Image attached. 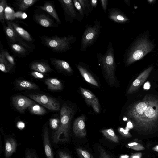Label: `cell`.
<instances>
[{
	"instance_id": "13",
	"label": "cell",
	"mask_w": 158,
	"mask_h": 158,
	"mask_svg": "<svg viewBox=\"0 0 158 158\" xmlns=\"http://www.w3.org/2000/svg\"><path fill=\"white\" fill-rule=\"evenodd\" d=\"M85 120V116L82 115L77 118L74 121L73 130L74 135L77 137L82 138L86 135Z\"/></svg>"
},
{
	"instance_id": "41",
	"label": "cell",
	"mask_w": 158,
	"mask_h": 158,
	"mask_svg": "<svg viewBox=\"0 0 158 158\" xmlns=\"http://www.w3.org/2000/svg\"><path fill=\"white\" fill-rule=\"evenodd\" d=\"M58 154L59 158H71L68 153L62 151H59Z\"/></svg>"
},
{
	"instance_id": "27",
	"label": "cell",
	"mask_w": 158,
	"mask_h": 158,
	"mask_svg": "<svg viewBox=\"0 0 158 158\" xmlns=\"http://www.w3.org/2000/svg\"><path fill=\"white\" fill-rule=\"evenodd\" d=\"M39 0H19L14 2L15 5L19 10L25 11Z\"/></svg>"
},
{
	"instance_id": "30",
	"label": "cell",
	"mask_w": 158,
	"mask_h": 158,
	"mask_svg": "<svg viewBox=\"0 0 158 158\" xmlns=\"http://www.w3.org/2000/svg\"><path fill=\"white\" fill-rule=\"evenodd\" d=\"M83 10L84 13L87 18L93 10L92 9L89 0H78Z\"/></svg>"
},
{
	"instance_id": "33",
	"label": "cell",
	"mask_w": 158,
	"mask_h": 158,
	"mask_svg": "<svg viewBox=\"0 0 158 158\" xmlns=\"http://www.w3.org/2000/svg\"><path fill=\"white\" fill-rule=\"evenodd\" d=\"M60 124V119L58 118H51L49 120V125L50 128L53 131L57 130Z\"/></svg>"
},
{
	"instance_id": "43",
	"label": "cell",
	"mask_w": 158,
	"mask_h": 158,
	"mask_svg": "<svg viewBox=\"0 0 158 158\" xmlns=\"http://www.w3.org/2000/svg\"><path fill=\"white\" fill-rule=\"evenodd\" d=\"M98 0H90V3L91 8L92 10L94 8H95L97 7L98 4Z\"/></svg>"
},
{
	"instance_id": "24",
	"label": "cell",
	"mask_w": 158,
	"mask_h": 158,
	"mask_svg": "<svg viewBox=\"0 0 158 158\" xmlns=\"http://www.w3.org/2000/svg\"><path fill=\"white\" fill-rule=\"evenodd\" d=\"M8 45L12 51L19 57H25L32 52V50L18 44L9 42Z\"/></svg>"
},
{
	"instance_id": "44",
	"label": "cell",
	"mask_w": 158,
	"mask_h": 158,
	"mask_svg": "<svg viewBox=\"0 0 158 158\" xmlns=\"http://www.w3.org/2000/svg\"><path fill=\"white\" fill-rule=\"evenodd\" d=\"M142 156L141 153H136L131 155L129 158H141Z\"/></svg>"
},
{
	"instance_id": "10",
	"label": "cell",
	"mask_w": 158,
	"mask_h": 158,
	"mask_svg": "<svg viewBox=\"0 0 158 158\" xmlns=\"http://www.w3.org/2000/svg\"><path fill=\"white\" fill-rule=\"evenodd\" d=\"M12 100V103L16 109L22 113H24L27 108L36 104L31 99L20 95L14 96Z\"/></svg>"
},
{
	"instance_id": "9",
	"label": "cell",
	"mask_w": 158,
	"mask_h": 158,
	"mask_svg": "<svg viewBox=\"0 0 158 158\" xmlns=\"http://www.w3.org/2000/svg\"><path fill=\"white\" fill-rule=\"evenodd\" d=\"M7 25L4 24L5 33L9 42L20 44L31 50L34 49L35 47L25 41L21 38L12 27L10 21L7 22Z\"/></svg>"
},
{
	"instance_id": "22",
	"label": "cell",
	"mask_w": 158,
	"mask_h": 158,
	"mask_svg": "<svg viewBox=\"0 0 158 158\" xmlns=\"http://www.w3.org/2000/svg\"><path fill=\"white\" fill-rule=\"evenodd\" d=\"M10 22L15 31L23 39L29 43L34 41V39L28 31L19 26L16 22Z\"/></svg>"
},
{
	"instance_id": "21",
	"label": "cell",
	"mask_w": 158,
	"mask_h": 158,
	"mask_svg": "<svg viewBox=\"0 0 158 158\" xmlns=\"http://www.w3.org/2000/svg\"><path fill=\"white\" fill-rule=\"evenodd\" d=\"M50 61L51 64L60 72L71 73L73 71L69 64L66 61L52 57Z\"/></svg>"
},
{
	"instance_id": "42",
	"label": "cell",
	"mask_w": 158,
	"mask_h": 158,
	"mask_svg": "<svg viewBox=\"0 0 158 158\" xmlns=\"http://www.w3.org/2000/svg\"><path fill=\"white\" fill-rule=\"evenodd\" d=\"M100 2L103 10L105 13H106L108 0H101Z\"/></svg>"
},
{
	"instance_id": "40",
	"label": "cell",
	"mask_w": 158,
	"mask_h": 158,
	"mask_svg": "<svg viewBox=\"0 0 158 158\" xmlns=\"http://www.w3.org/2000/svg\"><path fill=\"white\" fill-rule=\"evenodd\" d=\"M31 74L34 77L37 79H42L44 77L43 73L36 71L32 72L31 73Z\"/></svg>"
},
{
	"instance_id": "38",
	"label": "cell",
	"mask_w": 158,
	"mask_h": 158,
	"mask_svg": "<svg viewBox=\"0 0 158 158\" xmlns=\"http://www.w3.org/2000/svg\"><path fill=\"white\" fill-rule=\"evenodd\" d=\"M119 132L123 137L126 138H130L132 137V135L129 131L127 128L125 129L122 127H119L118 129Z\"/></svg>"
},
{
	"instance_id": "31",
	"label": "cell",
	"mask_w": 158,
	"mask_h": 158,
	"mask_svg": "<svg viewBox=\"0 0 158 158\" xmlns=\"http://www.w3.org/2000/svg\"><path fill=\"white\" fill-rule=\"evenodd\" d=\"M76 149L80 158H94L90 153L84 149L78 148Z\"/></svg>"
},
{
	"instance_id": "20",
	"label": "cell",
	"mask_w": 158,
	"mask_h": 158,
	"mask_svg": "<svg viewBox=\"0 0 158 158\" xmlns=\"http://www.w3.org/2000/svg\"><path fill=\"white\" fill-rule=\"evenodd\" d=\"M44 2L43 6H37L36 7L48 13L56 20L58 25L61 24V23L55 10L54 2L49 1Z\"/></svg>"
},
{
	"instance_id": "16",
	"label": "cell",
	"mask_w": 158,
	"mask_h": 158,
	"mask_svg": "<svg viewBox=\"0 0 158 158\" xmlns=\"http://www.w3.org/2000/svg\"><path fill=\"white\" fill-rule=\"evenodd\" d=\"M18 146V143L15 139L11 136H8L5 140V158H11L16 152Z\"/></svg>"
},
{
	"instance_id": "49",
	"label": "cell",
	"mask_w": 158,
	"mask_h": 158,
	"mask_svg": "<svg viewBox=\"0 0 158 158\" xmlns=\"http://www.w3.org/2000/svg\"><path fill=\"white\" fill-rule=\"evenodd\" d=\"M124 2L127 4V5H128V1H129L128 0H124Z\"/></svg>"
},
{
	"instance_id": "17",
	"label": "cell",
	"mask_w": 158,
	"mask_h": 158,
	"mask_svg": "<svg viewBox=\"0 0 158 158\" xmlns=\"http://www.w3.org/2000/svg\"><path fill=\"white\" fill-rule=\"evenodd\" d=\"M33 17L35 22L44 27H56L58 26L52 19L44 13L34 14Z\"/></svg>"
},
{
	"instance_id": "48",
	"label": "cell",
	"mask_w": 158,
	"mask_h": 158,
	"mask_svg": "<svg viewBox=\"0 0 158 158\" xmlns=\"http://www.w3.org/2000/svg\"><path fill=\"white\" fill-rule=\"evenodd\" d=\"M155 1V0H148V2L149 3H152L153 2H154Z\"/></svg>"
},
{
	"instance_id": "34",
	"label": "cell",
	"mask_w": 158,
	"mask_h": 158,
	"mask_svg": "<svg viewBox=\"0 0 158 158\" xmlns=\"http://www.w3.org/2000/svg\"><path fill=\"white\" fill-rule=\"evenodd\" d=\"M126 147L136 151H141L145 149L144 147L142 145L136 142H133L128 143Z\"/></svg>"
},
{
	"instance_id": "47",
	"label": "cell",
	"mask_w": 158,
	"mask_h": 158,
	"mask_svg": "<svg viewBox=\"0 0 158 158\" xmlns=\"http://www.w3.org/2000/svg\"><path fill=\"white\" fill-rule=\"evenodd\" d=\"M152 149L155 151L158 152V145L155 146L152 148Z\"/></svg>"
},
{
	"instance_id": "36",
	"label": "cell",
	"mask_w": 158,
	"mask_h": 158,
	"mask_svg": "<svg viewBox=\"0 0 158 158\" xmlns=\"http://www.w3.org/2000/svg\"><path fill=\"white\" fill-rule=\"evenodd\" d=\"M74 6L81 17L82 19L85 15L82 7L78 0H73Z\"/></svg>"
},
{
	"instance_id": "26",
	"label": "cell",
	"mask_w": 158,
	"mask_h": 158,
	"mask_svg": "<svg viewBox=\"0 0 158 158\" xmlns=\"http://www.w3.org/2000/svg\"><path fill=\"white\" fill-rule=\"evenodd\" d=\"M48 88L52 91H59L63 88L62 83L59 80L54 78H48L45 80Z\"/></svg>"
},
{
	"instance_id": "15",
	"label": "cell",
	"mask_w": 158,
	"mask_h": 158,
	"mask_svg": "<svg viewBox=\"0 0 158 158\" xmlns=\"http://www.w3.org/2000/svg\"><path fill=\"white\" fill-rule=\"evenodd\" d=\"M42 139L45 155L47 158H54L53 153L50 140L49 133L47 124L44 126Z\"/></svg>"
},
{
	"instance_id": "6",
	"label": "cell",
	"mask_w": 158,
	"mask_h": 158,
	"mask_svg": "<svg viewBox=\"0 0 158 158\" xmlns=\"http://www.w3.org/2000/svg\"><path fill=\"white\" fill-rule=\"evenodd\" d=\"M102 29L101 22L96 19L93 24H87L82 35L80 51H85L92 45L99 36Z\"/></svg>"
},
{
	"instance_id": "3",
	"label": "cell",
	"mask_w": 158,
	"mask_h": 158,
	"mask_svg": "<svg viewBox=\"0 0 158 158\" xmlns=\"http://www.w3.org/2000/svg\"><path fill=\"white\" fill-rule=\"evenodd\" d=\"M97 59L110 84L113 85L115 82L116 62L113 45L109 42L105 53L98 52Z\"/></svg>"
},
{
	"instance_id": "1",
	"label": "cell",
	"mask_w": 158,
	"mask_h": 158,
	"mask_svg": "<svg viewBox=\"0 0 158 158\" xmlns=\"http://www.w3.org/2000/svg\"><path fill=\"white\" fill-rule=\"evenodd\" d=\"M126 116L139 133H153L158 128V98L146 95L142 100L129 106Z\"/></svg>"
},
{
	"instance_id": "12",
	"label": "cell",
	"mask_w": 158,
	"mask_h": 158,
	"mask_svg": "<svg viewBox=\"0 0 158 158\" xmlns=\"http://www.w3.org/2000/svg\"><path fill=\"white\" fill-rule=\"evenodd\" d=\"M153 69L152 66H150L142 72L133 81L128 91L127 94H130L136 91L143 84Z\"/></svg>"
},
{
	"instance_id": "19",
	"label": "cell",
	"mask_w": 158,
	"mask_h": 158,
	"mask_svg": "<svg viewBox=\"0 0 158 158\" xmlns=\"http://www.w3.org/2000/svg\"><path fill=\"white\" fill-rule=\"evenodd\" d=\"M85 65V64L83 63L79 62L76 64V67L86 81L95 86L98 87V82Z\"/></svg>"
},
{
	"instance_id": "18",
	"label": "cell",
	"mask_w": 158,
	"mask_h": 158,
	"mask_svg": "<svg viewBox=\"0 0 158 158\" xmlns=\"http://www.w3.org/2000/svg\"><path fill=\"white\" fill-rule=\"evenodd\" d=\"M30 68L34 71H37L43 73L53 71L50 67L47 61L45 60H36L30 64Z\"/></svg>"
},
{
	"instance_id": "8",
	"label": "cell",
	"mask_w": 158,
	"mask_h": 158,
	"mask_svg": "<svg viewBox=\"0 0 158 158\" xmlns=\"http://www.w3.org/2000/svg\"><path fill=\"white\" fill-rule=\"evenodd\" d=\"M62 7L66 22L72 23L74 20H82L74 6L73 0H58Z\"/></svg>"
},
{
	"instance_id": "29",
	"label": "cell",
	"mask_w": 158,
	"mask_h": 158,
	"mask_svg": "<svg viewBox=\"0 0 158 158\" xmlns=\"http://www.w3.org/2000/svg\"><path fill=\"white\" fill-rule=\"evenodd\" d=\"M28 108L30 112L34 114L43 115L46 113V110L44 108L36 104L31 106Z\"/></svg>"
},
{
	"instance_id": "45",
	"label": "cell",
	"mask_w": 158,
	"mask_h": 158,
	"mask_svg": "<svg viewBox=\"0 0 158 158\" xmlns=\"http://www.w3.org/2000/svg\"><path fill=\"white\" fill-rule=\"evenodd\" d=\"M151 86L150 82L148 81L146 82L144 84L143 89L144 90H148L149 89Z\"/></svg>"
},
{
	"instance_id": "46",
	"label": "cell",
	"mask_w": 158,
	"mask_h": 158,
	"mask_svg": "<svg viewBox=\"0 0 158 158\" xmlns=\"http://www.w3.org/2000/svg\"><path fill=\"white\" fill-rule=\"evenodd\" d=\"M3 149V146L2 143V142L1 138L0 137V155H1L2 154V151Z\"/></svg>"
},
{
	"instance_id": "7",
	"label": "cell",
	"mask_w": 158,
	"mask_h": 158,
	"mask_svg": "<svg viewBox=\"0 0 158 158\" xmlns=\"http://www.w3.org/2000/svg\"><path fill=\"white\" fill-rule=\"evenodd\" d=\"M28 96L41 105L53 111L60 110V103L56 98L42 94H30Z\"/></svg>"
},
{
	"instance_id": "39",
	"label": "cell",
	"mask_w": 158,
	"mask_h": 158,
	"mask_svg": "<svg viewBox=\"0 0 158 158\" xmlns=\"http://www.w3.org/2000/svg\"><path fill=\"white\" fill-rule=\"evenodd\" d=\"M99 158H111L109 155L102 147H99Z\"/></svg>"
},
{
	"instance_id": "32",
	"label": "cell",
	"mask_w": 158,
	"mask_h": 158,
	"mask_svg": "<svg viewBox=\"0 0 158 158\" xmlns=\"http://www.w3.org/2000/svg\"><path fill=\"white\" fill-rule=\"evenodd\" d=\"M7 5V2L6 0H0V21L3 24L4 22V10Z\"/></svg>"
},
{
	"instance_id": "2",
	"label": "cell",
	"mask_w": 158,
	"mask_h": 158,
	"mask_svg": "<svg viewBox=\"0 0 158 158\" xmlns=\"http://www.w3.org/2000/svg\"><path fill=\"white\" fill-rule=\"evenodd\" d=\"M60 110V126L52 135V143L55 144L69 140L70 123L74 113L73 108L66 104L62 105Z\"/></svg>"
},
{
	"instance_id": "14",
	"label": "cell",
	"mask_w": 158,
	"mask_h": 158,
	"mask_svg": "<svg viewBox=\"0 0 158 158\" xmlns=\"http://www.w3.org/2000/svg\"><path fill=\"white\" fill-rule=\"evenodd\" d=\"M108 17L111 20L118 23H127L129 19L120 10L113 7L108 9Z\"/></svg>"
},
{
	"instance_id": "25",
	"label": "cell",
	"mask_w": 158,
	"mask_h": 158,
	"mask_svg": "<svg viewBox=\"0 0 158 158\" xmlns=\"http://www.w3.org/2000/svg\"><path fill=\"white\" fill-rule=\"evenodd\" d=\"M0 69L2 72L9 73L14 67L6 59L3 51V45L1 44L0 46Z\"/></svg>"
},
{
	"instance_id": "35",
	"label": "cell",
	"mask_w": 158,
	"mask_h": 158,
	"mask_svg": "<svg viewBox=\"0 0 158 158\" xmlns=\"http://www.w3.org/2000/svg\"><path fill=\"white\" fill-rule=\"evenodd\" d=\"M25 158H39L36 151L34 149L27 148L25 151Z\"/></svg>"
},
{
	"instance_id": "5",
	"label": "cell",
	"mask_w": 158,
	"mask_h": 158,
	"mask_svg": "<svg viewBox=\"0 0 158 158\" xmlns=\"http://www.w3.org/2000/svg\"><path fill=\"white\" fill-rule=\"evenodd\" d=\"M40 38L44 45L53 52L58 53L66 52L71 49L76 40V37L73 35L61 37L44 35Z\"/></svg>"
},
{
	"instance_id": "37",
	"label": "cell",
	"mask_w": 158,
	"mask_h": 158,
	"mask_svg": "<svg viewBox=\"0 0 158 158\" xmlns=\"http://www.w3.org/2000/svg\"><path fill=\"white\" fill-rule=\"evenodd\" d=\"M3 51L6 60L11 65L14 66L15 65V62L13 57L9 54L7 50L3 48Z\"/></svg>"
},
{
	"instance_id": "23",
	"label": "cell",
	"mask_w": 158,
	"mask_h": 158,
	"mask_svg": "<svg viewBox=\"0 0 158 158\" xmlns=\"http://www.w3.org/2000/svg\"><path fill=\"white\" fill-rule=\"evenodd\" d=\"M15 86L16 89L19 90H37L39 89L36 84L23 80L16 81Z\"/></svg>"
},
{
	"instance_id": "28",
	"label": "cell",
	"mask_w": 158,
	"mask_h": 158,
	"mask_svg": "<svg viewBox=\"0 0 158 158\" xmlns=\"http://www.w3.org/2000/svg\"><path fill=\"white\" fill-rule=\"evenodd\" d=\"M101 132L107 139L115 143H118L119 142V138L112 128L103 129Z\"/></svg>"
},
{
	"instance_id": "11",
	"label": "cell",
	"mask_w": 158,
	"mask_h": 158,
	"mask_svg": "<svg viewBox=\"0 0 158 158\" xmlns=\"http://www.w3.org/2000/svg\"><path fill=\"white\" fill-rule=\"evenodd\" d=\"M80 89L87 104L91 106L95 112L99 113L100 112V104L95 95L90 90L83 88L80 87Z\"/></svg>"
},
{
	"instance_id": "4",
	"label": "cell",
	"mask_w": 158,
	"mask_h": 158,
	"mask_svg": "<svg viewBox=\"0 0 158 158\" xmlns=\"http://www.w3.org/2000/svg\"><path fill=\"white\" fill-rule=\"evenodd\" d=\"M154 44L146 37H143L134 43L124 54L125 65L129 66L143 58L154 48Z\"/></svg>"
}]
</instances>
